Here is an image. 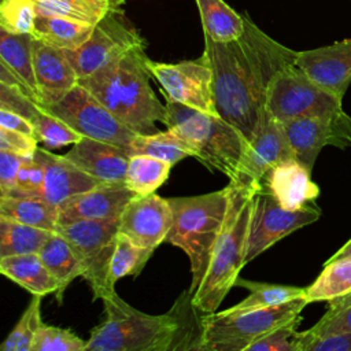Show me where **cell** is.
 I'll return each mask as SVG.
<instances>
[{
  "label": "cell",
  "mask_w": 351,
  "mask_h": 351,
  "mask_svg": "<svg viewBox=\"0 0 351 351\" xmlns=\"http://www.w3.org/2000/svg\"><path fill=\"white\" fill-rule=\"evenodd\" d=\"M0 273L33 296L55 293L59 288L58 281L48 271L38 254L0 256Z\"/></svg>",
  "instance_id": "24"
},
{
  "label": "cell",
  "mask_w": 351,
  "mask_h": 351,
  "mask_svg": "<svg viewBox=\"0 0 351 351\" xmlns=\"http://www.w3.org/2000/svg\"><path fill=\"white\" fill-rule=\"evenodd\" d=\"M38 15L64 16L96 25L108 11L90 0H34Z\"/></svg>",
  "instance_id": "35"
},
{
  "label": "cell",
  "mask_w": 351,
  "mask_h": 351,
  "mask_svg": "<svg viewBox=\"0 0 351 351\" xmlns=\"http://www.w3.org/2000/svg\"><path fill=\"white\" fill-rule=\"evenodd\" d=\"M262 185L287 210L303 208L319 196V186L311 180V170L295 158L274 165Z\"/></svg>",
  "instance_id": "21"
},
{
  "label": "cell",
  "mask_w": 351,
  "mask_h": 351,
  "mask_svg": "<svg viewBox=\"0 0 351 351\" xmlns=\"http://www.w3.org/2000/svg\"><path fill=\"white\" fill-rule=\"evenodd\" d=\"M33 62L40 107H49L58 103L80 82L64 49L34 38Z\"/></svg>",
  "instance_id": "18"
},
{
  "label": "cell",
  "mask_w": 351,
  "mask_h": 351,
  "mask_svg": "<svg viewBox=\"0 0 351 351\" xmlns=\"http://www.w3.org/2000/svg\"><path fill=\"white\" fill-rule=\"evenodd\" d=\"M173 225V211L167 199L155 192L136 195L119 217V233L134 244L155 250L166 237Z\"/></svg>",
  "instance_id": "15"
},
{
  "label": "cell",
  "mask_w": 351,
  "mask_h": 351,
  "mask_svg": "<svg viewBox=\"0 0 351 351\" xmlns=\"http://www.w3.org/2000/svg\"><path fill=\"white\" fill-rule=\"evenodd\" d=\"M0 215L21 223L55 232L58 228V207L41 196H0Z\"/></svg>",
  "instance_id": "28"
},
{
  "label": "cell",
  "mask_w": 351,
  "mask_h": 351,
  "mask_svg": "<svg viewBox=\"0 0 351 351\" xmlns=\"http://www.w3.org/2000/svg\"><path fill=\"white\" fill-rule=\"evenodd\" d=\"M173 211V225L166 241L180 247L191 262L192 281L188 295L200 285L225 223L229 188L199 196L167 199Z\"/></svg>",
  "instance_id": "4"
},
{
  "label": "cell",
  "mask_w": 351,
  "mask_h": 351,
  "mask_svg": "<svg viewBox=\"0 0 351 351\" xmlns=\"http://www.w3.org/2000/svg\"><path fill=\"white\" fill-rule=\"evenodd\" d=\"M351 303V292L346 296H341L339 299H335V300H330L329 302V308H343L346 306H348Z\"/></svg>",
  "instance_id": "49"
},
{
  "label": "cell",
  "mask_w": 351,
  "mask_h": 351,
  "mask_svg": "<svg viewBox=\"0 0 351 351\" xmlns=\"http://www.w3.org/2000/svg\"><path fill=\"white\" fill-rule=\"evenodd\" d=\"M304 298L244 313H211L200 322L196 350L247 351V347L280 325L295 319L307 306Z\"/></svg>",
  "instance_id": "7"
},
{
  "label": "cell",
  "mask_w": 351,
  "mask_h": 351,
  "mask_svg": "<svg viewBox=\"0 0 351 351\" xmlns=\"http://www.w3.org/2000/svg\"><path fill=\"white\" fill-rule=\"evenodd\" d=\"M234 285L248 289L250 295L240 303L223 310L225 313H244V311H251L256 308L271 307V306L291 302L293 299L304 298L306 295V288L250 281L244 278H237Z\"/></svg>",
  "instance_id": "31"
},
{
  "label": "cell",
  "mask_w": 351,
  "mask_h": 351,
  "mask_svg": "<svg viewBox=\"0 0 351 351\" xmlns=\"http://www.w3.org/2000/svg\"><path fill=\"white\" fill-rule=\"evenodd\" d=\"M266 111L280 122L300 117L337 118L346 114L343 99L317 85L296 64L282 69L271 80Z\"/></svg>",
  "instance_id": "8"
},
{
  "label": "cell",
  "mask_w": 351,
  "mask_h": 351,
  "mask_svg": "<svg viewBox=\"0 0 351 351\" xmlns=\"http://www.w3.org/2000/svg\"><path fill=\"white\" fill-rule=\"evenodd\" d=\"M32 123L34 126L37 141L44 143V145L49 148H59L63 145L75 144L82 138V136L77 133L73 128H70L60 118L51 114L43 107H40L38 111L34 114Z\"/></svg>",
  "instance_id": "36"
},
{
  "label": "cell",
  "mask_w": 351,
  "mask_h": 351,
  "mask_svg": "<svg viewBox=\"0 0 351 351\" xmlns=\"http://www.w3.org/2000/svg\"><path fill=\"white\" fill-rule=\"evenodd\" d=\"M0 126L25 133V134L36 138L33 123L27 118H25L23 115H21L18 112L0 108Z\"/></svg>",
  "instance_id": "46"
},
{
  "label": "cell",
  "mask_w": 351,
  "mask_h": 351,
  "mask_svg": "<svg viewBox=\"0 0 351 351\" xmlns=\"http://www.w3.org/2000/svg\"><path fill=\"white\" fill-rule=\"evenodd\" d=\"M291 158H293V155L282 122L277 121L266 111L256 136L250 143V149L243 162L237 181L261 182L274 165Z\"/></svg>",
  "instance_id": "19"
},
{
  "label": "cell",
  "mask_w": 351,
  "mask_h": 351,
  "mask_svg": "<svg viewBox=\"0 0 351 351\" xmlns=\"http://www.w3.org/2000/svg\"><path fill=\"white\" fill-rule=\"evenodd\" d=\"M282 126L293 158L310 170L324 147H351V115L347 112L337 118H293Z\"/></svg>",
  "instance_id": "14"
},
{
  "label": "cell",
  "mask_w": 351,
  "mask_h": 351,
  "mask_svg": "<svg viewBox=\"0 0 351 351\" xmlns=\"http://www.w3.org/2000/svg\"><path fill=\"white\" fill-rule=\"evenodd\" d=\"M38 255L48 271L59 284L55 298L62 303L66 288L75 277L82 276V265L70 243L58 232L52 233L45 245L40 250Z\"/></svg>",
  "instance_id": "26"
},
{
  "label": "cell",
  "mask_w": 351,
  "mask_h": 351,
  "mask_svg": "<svg viewBox=\"0 0 351 351\" xmlns=\"http://www.w3.org/2000/svg\"><path fill=\"white\" fill-rule=\"evenodd\" d=\"M296 348L298 351H351V330L321 336H307L303 330H298Z\"/></svg>",
  "instance_id": "42"
},
{
  "label": "cell",
  "mask_w": 351,
  "mask_h": 351,
  "mask_svg": "<svg viewBox=\"0 0 351 351\" xmlns=\"http://www.w3.org/2000/svg\"><path fill=\"white\" fill-rule=\"evenodd\" d=\"M60 233L75 251L82 277L89 284L93 300L103 299L115 291L110 282V263L119 232V219L112 221H75L58 225Z\"/></svg>",
  "instance_id": "9"
},
{
  "label": "cell",
  "mask_w": 351,
  "mask_h": 351,
  "mask_svg": "<svg viewBox=\"0 0 351 351\" xmlns=\"http://www.w3.org/2000/svg\"><path fill=\"white\" fill-rule=\"evenodd\" d=\"M52 233L0 215V256L38 254Z\"/></svg>",
  "instance_id": "32"
},
{
  "label": "cell",
  "mask_w": 351,
  "mask_h": 351,
  "mask_svg": "<svg viewBox=\"0 0 351 351\" xmlns=\"http://www.w3.org/2000/svg\"><path fill=\"white\" fill-rule=\"evenodd\" d=\"M343 258L351 259V239L339 251H336L329 259H343Z\"/></svg>",
  "instance_id": "48"
},
{
  "label": "cell",
  "mask_w": 351,
  "mask_h": 351,
  "mask_svg": "<svg viewBox=\"0 0 351 351\" xmlns=\"http://www.w3.org/2000/svg\"><path fill=\"white\" fill-rule=\"evenodd\" d=\"M171 166L169 162L149 155H130L125 184L137 195L154 193L167 180Z\"/></svg>",
  "instance_id": "33"
},
{
  "label": "cell",
  "mask_w": 351,
  "mask_h": 351,
  "mask_svg": "<svg viewBox=\"0 0 351 351\" xmlns=\"http://www.w3.org/2000/svg\"><path fill=\"white\" fill-rule=\"evenodd\" d=\"M145 47H137L111 60L93 74L80 80L107 110L136 134L159 132L165 123L166 104L151 88Z\"/></svg>",
  "instance_id": "2"
},
{
  "label": "cell",
  "mask_w": 351,
  "mask_h": 351,
  "mask_svg": "<svg viewBox=\"0 0 351 351\" xmlns=\"http://www.w3.org/2000/svg\"><path fill=\"white\" fill-rule=\"evenodd\" d=\"M136 195L125 181L100 184L88 192L64 200L58 207V225L75 221L119 219L125 207Z\"/></svg>",
  "instance_id": "17"
},
{
  "label": "cell",
  "mask_w": 351,
  "mask_h": 351,
  "mask_svg": "<svg viewBox=\"0 0 351 351\" xmlns=\"http://www.w3.org/2000/svg\"><path fill=\"white\" fill-rule=\"evenodd\" d=\"M295 64L317 85L344 99L351 84V37L314 49L298 51Z\"/></svg>",
  "instance_id": "16"
},
{
  "label": "cell",
  "mask_w": 351,
  "mask_h": 351,
  "mask_svg": "<svg viewBox=\"0 0 351 351\" xmlns=\"http://www.w3.org/2000/svg\"><path fill=\"white\" fill-rule=\"evenodd\" d=\"M319 217L321 210L311 204L299 210L281 207L274 196L261 185L254 196L244 263H250L295 230L314 223Z\"/></svg>",
  "instance_id": "11"
},
{
  "label": "cell",
  "mask_w": 351,
  "mask_h": 351,
  "mask_svg": "<svg viewBox=\"0 0 351 351\" xmlns=\"http://www.w3.org/2000/svg\"><path fill=\"white\" fill-rule=\"evenodd\" d=\"M147 67L162 86L167 100L219 115L215 106L213 70L204 55L178 63L154 62L148 58Z\"/></svg>",
  "instance_id": "13"
},
{
  "label": "cell",
  "mask_w": 351,
  "mask_h": 351,
  "mask_svg": "<svg viewBox=\"0 0 351 351\" xmlns=\"http://www.w3.org/2000/svg\"><path fill=\"white\" fill-rule=\"evenodd\" d=\"M37 138L0 126V151H8L22 158L33 156L38 148Z\"/></svg>",
  "instance_id": "44"
},
{
  "label": "cell",
  "mask_w": 351,
  "mask_h": 351,
  "mask_svg": "<svg viewBox=\"0 0 351 351\" xmlns=\"http://www.w3.org/2000/svg\"><path fill=\"white\" fill-rule=\"evenodd\" d=\"M351 330V303L343 308H329L326 313L307 330V336H321L333 332Z\"/></svg>",
  "instance_id": "43"
},
{
  "label": "cell",
  "mask_w": 351,
  "mask_h": 351,
  "mask_svg": "<svg viewBox=\"0 0 351 351\" xmlns=\"http://www.w3.org/2000/svg\"><path fill=\"white\" fill-rule=\"evenodd\" d=\"M134 154L149 155L170 165H176L188 156L196 158L195 147L170 129L152 134H136L129 148V155Z\"/></svg>",
  "instance_id": "29"
},
{
  "label": "cell",
  "mask_w": 351,
  "mask_h": 351,
  "mask_svg": "<svg viewBox=\"0 0 351 351\" xmlns=\"http://www.w3.org/2000/svg\"><path fill=\"white\" fill-rule=\"evenodd\" d=\"M95 25L64 16L37 15L33 37L64 51L78 49L92 34Z\"/></svg>",
  "instance_id": "25"
},
{
  "label": "cell",
  "mask_w": 351,
  "mask_h": 351,
  "mask_svg": "<svg viewBox=\"0 0 351 351\" xmlns=\"http://www.w3.org/2000/svg\"><path fill=\"white\" fill-rule=\"evenodd\" d=\"M90 1L97 5H101L104 8L115 10V11H121L122 5L125 4V0H90Z\"/></svg>",
  "instance_id": "47"
},
{
  "label": "cell",
  "mask_w": 351,
  "mask_h": 351,
  "mask_svg": "<svg viewBox=\"0 0 351 351\" xmlns=\"http://www.w3.org/2000/svg\"><path fill=\"white\" fill-rule=\"evenodd\" d=\"M85 346L86 340L71 330L43 322L33 340L32 351H85Z\"/></svg>",
  "instance_id": "39"
},
{
  "label": "cell",
  "mask_w": 351,
  "mask_h": 351,
  "mask_svg": "<svg viewBox=\"0 0 351 351\" xmlns=\"http://www.w3.org/2000/svg\"><path fill=\"white\" fill-rule=\"evenodd\" d=\"M155 250L134 244L128 236L118 232L115 250L110 263V282H115L126 276H137L144 269Z\"/></svg>",
  "instance_id": "34"
},
{
  "label": "cell",
  "mask_w": 351,
  "mask_h": 351,
  "mask_svg": "<svg viewBox=\"0 0 351 351\" xmlns=\"http://www.w3.org/2000/svg\"><path fill=\"white\" fill-rule=\"evenodd\" d=\"M262 182L229 181V203L223 228L215 244L211 262L197 289L191 296L192 306L203 313H215L244 267L254 196Z\"/></svg>",
  "instance_id": "3"
},
{
  "label": "cell",
  "mask_w": 351,
  "mask_h": 351,
  "mask_svg": "<svg viewBox=\"0 0 351 351\" xmlns=\"http://www.w3.org/2000/svg\"><path fill=\"white\" fill-rule=\"evenodd\" d=\"M45 171L44 166L33 156L23 158L12 196H41L44 186Z\"/></svg>",
  "instance_id": "41"
},
{
  "label": "cell",
  "mask_w": 351,
  "mask_h": 351,
  "mask_svg": "<svg viewBox=\"0 0 351 351\" xmlns=\"http://www.w3.org/2000/svg\"><path fill=\"white\" fill-rule=\"evenodd\" d=\"M34 158L40 160L45 171L41 197L55 207L75 195L104 184L82 171L64 155H56L38 147Z\"/></svg>",
  "instance_id": "20"
},
{
  "label": "cell",
  "mask_w": 351,
  "mask_h": 351,
  "mask_svg": "<svg viewBox=\"0 0 351 351\" xmlns=\"http://www.w3.org/2000/svg\"><path fill=\"white\" fill-rule=\"evenodd\" d=\"M165 125L195 147L196 159L204 166L223 173L229 181L240 178L250 143L228 121L166 99Z\"/></svg>",
  "instance_id": "6"
},
{
  "label": "cell",
  "mask_w": 351,
  "mask_h": 351,
  "mask_svg": "<svg viewBox=\"0 0 351 351\" xmlns=\"http://www.w3.org/2000/svg\"><path fill=\"white\" fill-rule=\"evenodd\" d=\"M64 156L101 182H123L130 159L126 149L89 137L73 144Z\"/></svg>",
  "instance_id": "22"
},
{
  "label": "cell",
  "mask_w": 351,
  "mask_h": 351,
  "mask_svg": "<svg viewBox=\"0 0 351 351\" xmlns=\"http://www.w3.org/2000/svg\"><path fill=\"white\" fill-rule=\"evenodd\" d=\"M82 137L118 145L129 152L136 133L123 125L80 82L58 103L43 107Z\"/></svg>",
  "instance_id": "10"
},
{
  "label": "cell",
  "mask_w": 351,
  "mask_h": 351,
  "mask_svg": "<svg viewBox=\"0 0 351 351\" xmlns=\"http://www.w3.org/2000/svg\"><path fill=\"white\" fill-rule=\"evenodd\" d=\"M41 298L43 296H34L30 300L19 321L0 346L1 351H32L33 340L43 325L40 313Z\"/></svg>",
  "instance_id": "37"
},
{
  "label": "cell",
  "mask_w": 351,
  "mask_h": 351,
  "mask_svg": "<svg viewBox=\"0 0 351 351\" xmlns=\"http://www.w3.org/2000/svg\"><path fill=\"white\" fill-rule=\"evenodd\" d=\"M23 158L8 151H0V196L11 195Z\"/></svg>",
  "instance_id": "45"
},
{
  "label": "cell",
  "mask_w": 351,
  "mask_h": 351,
  "mask_svg": "<svg viewBox=\"0 0 351 351\" xmlns=\"http://www.w3.org/2000/svg\"><path fill=\"white\" fill-rule=\"evenodd\" d=\"M106 319L95 326L85 351H167L176 350L181 329L173 313L152 315L128 304L115 291L103 299Z\"/></svg>",
  "instance_id": "5"
},
{
  "label": "cell",
  "mask_w": 351,
  "mask_h": 351,
  "mask_svg": "<svg viewBox=\"0 0 351 351\" xmlns=\"http://www.w3.org/2000/svg\"><path fill=\"white\" fill-rule=\"evenodd\" d=\"M302 317L288 321L263 335L247 347V351H298L296 335Z\"/></svg>",
  "instance_id": "40"
},
{
  "label": "cell",
  "mask_w": 351,
  "mask_h": 351,
  "mask_svg": "<svg viewBox=\"0 0 351 351\" xmlns=\"http://www.w3.org/2000/svg\"><path fill=\"white\" fill-rule=\"evenodd\" d=\"M145 40L125 18L123 11H108L93 27L89 38L75 51H64L80 80L93 74Z\"/></svg>",
  "instance_id": "12"
},
{
  "label": "cell",
  "mask_w": 351,
  "mask_h": 351,
  "mask_svg": "<svg viewBox=\"0 0 351 351\" xmlns=\"http://www.w3.org/2000/svg\"><path fill=\"white\" fill-rule=\"evenodd\" d=\"M33 41L30 33L12 34L0 29V64H3L38 104V88L34 74Z\"/></svg>",
  "instance_id": "23"
},
{
  "label": "cell",
  "mask_w": 351,
  "mask_h": 351,
  "mask_svg": "<svg viewBox=\"0 0 351 351\" xmlns=\"http://www.w3.org/2000/svg\"><path fill=\"white\" fill-rule=\"evenodd\" d=\"M351 292V259H328L322 271L306 288L307 303L330 302Z\"/></svg>",
  "instance_id": "30"
},
{
  "label": "cell",
  "mask_w": 351,
  "mask_h": 351,
  "mask_svg": "<svg viewBox=\"0 0 351 351\" xmlns=\"http://www.w3.org/2000/svg\"><path fill=\"white\" fill-rule=\"evenodd\" d=\"M203 55L213 70L219 117L251 143L266 114L271 80L282 69L295 64L298 51L271 38L245 15L244 33L237 40L215 43L204 37Z\"/></svg>",
  "instance_id": "1"
},
{
  "label": "cell",
  "mask_w": 351,
  "mask_h": 351,
  "mask_svg": "<svg viewBox=\"0 0 351 351\" xmlns=\"http://www.w3.org/2000/svg\"><path fill=\"white\" fill-rule=\"evenodd\" d=\"M204 37L215 43L237 40L245 27V15L236 12L223 0H195Z\"/></svg>",
  "instance_id": "27"
},
{
  "label": "cell",
  "mask_w": 351,
  "mask_h": 351,
  "mask_svg": "<svg viewBox=\"0 0 351 351\" xmlns=\"http://www.w3.org/2000/svg\"><path fill=\"white\" fill-rule=\"evenodd\" d=\"M37 15L34 0H1L0 29L12 34H32Z\"/></svg>",
  "instance_id": "38"
}]
</instances>
